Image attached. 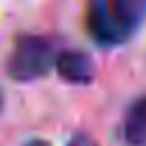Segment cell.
<instances>
[{"label":"cell","instance_id":"obj_6","mask_svg":"<svg viewBox=\"0 0 146 146\" xmlns=\"http://www.w3.org/2000/svg\"><path fill=\"white\" fill-rule=\"evenodd\" d=\"M23 146H52V144L46 141V139H41V137H32V139H27Z\"/></svg>","mask_w":146,"mask_h":146},{"label":"cell","instance_id":"obj_5","mask_svg":"<svg viewBox=\"0 0 146 146\" xmlns=\"http://www.w3.org/2000/svg\"><path fill=\"white\" fill-rule=\"evenodd\" d=\"M66 146H98V144H96V139H94L91 135H87V132H75V135L68 139Z\"/></svg>","mask_w":146,"mask_h":146},{"label":"cell","instance_id":"obj_3","mask_svg":"<svg viewBox=\"0 0 146 146\" xmlns=\"http://www.w3.org/2000/svg\"><path fill=\"white\" fill-rule=\"evenodd\" d=\"M55 71L71 84H89L96 75L94 59L82 50H62L55 57Z\"/></svg>","mask_w":146,"mask_h":146},{"label":"cell","instance_id":"obj_4","mask_svg":"<svg viewBox=\"0 0 146 146\" xmlns=\"http://www.w3.org/2000/svg\"><path fill=\"white\" fill-rule=\"evenodd\" d=\"M121 135L130 146H141L146 144V94L137 96L125 114H123V125H121Z\"/></svg>","mask_w":146,"mask_h":146},{"label":"cell","instance_id":"obj_2","mask_svg":"<svg viewBox=\"0 0 146 146\" xmlns=\"http://www.w3.org/2000/svg\"><path fill=\"white\" fill-rule=\"evenodd\" d=\"M55 46L41 34H21L7 57L5 71L16 82H32L55 68Z\"/></svg>","mask_w":146,"mask_h":146},{"label":"cell","instance_id":"obj_1","mask_svg":"<svg viewBox=\"0 0 146 146\" xmlns=\"http://www.w3.org/2000/svg\"><path fill=\"white\" fill-rule=\"evenodd\" d=\"M146 16V0H87L84 25L87 34L100 48L125 43Z\"/></svg>","mask_w":146,"mask_h":146},{"label":"cell","instance_id":"obj_7","mask_svg":"<svg viewBox=\"0 0 146 146\" xmlns=\"http://www.w3.org/2000/svg\"><path fill=\"white\" fill-rule=\"evenodd\" d=\"M0 107H2V94H0Z\"/></svg>","mask_w":146,"mask_h":146}]
</instances>
